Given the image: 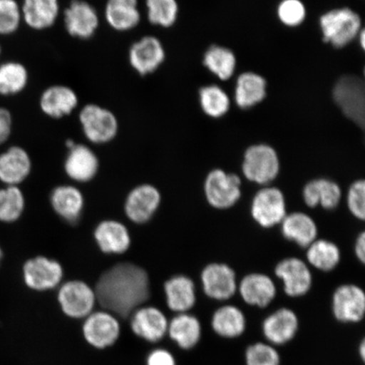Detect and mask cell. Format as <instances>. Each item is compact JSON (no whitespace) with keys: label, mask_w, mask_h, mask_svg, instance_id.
<instances>
[{"label":"cell","mask_w":365,"mask_h":365,"mask_svg":"<svg viewBox=\"0 0 365 365\" xmlns=\"http://www.w3.org/2000/svg\"><path fill=\"white\" fill-rule=\"evenodd\" d=\"M2 259H3V250H2L1 247H0V263H1Z\"/></svg>","instance_id":"cell-48"},{"label":"cell","mask_w":365,"mask_h":365,"mask_svg":"<svg viewBox=\"0 0 365 365\" xmlns=\"http://www.w3.org/2000/svg\"><path fill=\"white\" fill-rule=\"evenodd\" d=\"M211 327L214 333L225 339H236L247 329V319L238 307L225 304L213 312Z\"/></svg>","instance_id":"cell-29"},{"label":"cell","mask_w":365,"mask_h":365,"mask_svg":"<svg viewBox=\"0 0 365 365\" xmlns=\"http://www.w3.org/2000/svg\"><path fill=\"white\" fill-rule=\"evenodd\" d=\"M147 365H177V362L170 351L157 349L148 356Z\"/></svg>","instance_id":"cell-43"},{"label":"cell","mask_w":365,"mask_h":365,"mask_svg":"<svg viewBox=\"0 0 365 365\" xmlns=\"http://www.w3.org/2000/svg\"><path fill=\"white\" fill-rule=\"evenodd\" d=\"M53 211L70 223L79 221L83 212L85 200L81 191L73 185H59L50 196Z\"/></svg>","instance_id":"cell-31"},{"label":"cell","mask_w":365,"mask_h":365,"mask_svg":"<svg viewBox=\"0 0 365 365\" xmlns=\"http://www.w3.org/2000/svg\"><path fill=\"white\" fill-rule=\"evenodd\" d=\"M25 197L19 186L0 188V222L12 223L19 220L25 210Z\"/></svg>","instance_id":"cell-37"},{"label":"cell","mask_w":365,"mask_h":365,"mask_svg":"<svg viewBox=\"0 0 365 365\" xmlns=\"http://www.w3.org/2000/svg\"><path fill=\"white\" fill-rule=\"evenodd\" d=\"M31 171V160L26 150L11 147L0 154V181L6 185L18 186Z\"/></svg>","instance_id":"cell-28"},{"label":"cell","mask_w":365,"mask_h":365,"mask_svg":"<svg viewBox=\"0 0 365 365\" xmlns=\"http://www.w3.org/2000/svg\"><path fill=\"white\" fill-rule=\"evenodd\" d=\"M21 21V7L16 0H0V34L15 33Z\"/></svg>","instance_id":"cell-40"},{"label":"cell","mask_w":365,"mask_h":365,"mask_svg":"<svg viewBox=\"0 0 365 365\" xmlns=\"http://www.w3.org/2000/svg\"><path fill=\"white\" fill-rule=\"evenodd\" d=\"M200 103L203 111L212 118L225 115L230 106L227 93L217 86H205L200 89Z\"/></svg>","instance_id":"cell-38"},{"label":"cell","mask_w":365,"mask_h":365,"mask_svg":"<svg viewBox=\"0 0 365 365\" xmlns=\"http://www.w3.org/2000/svg\"><path fill=\"white\" fill-rule=\"evenodd\" d=\"M210 207L225 211L234 207L242 197V180L234 173L214 168L205 176L203 185Z\"/></svg>","instance_id":"cell-3"},{"label":"cell","mask_w":365,"mask_h":365,"mask_svg":"<svg viewBox=\"0 0 365 365\" xmlns=\"http://www.w3.org/2000/svg\"><path fill=\"white\" fill-rule=\"evenodd\" d=\"M279 226L282 236L300 248L307 249L318 239L319 230L317 222L307 213H287Z\"/></svg>","instance_id":"cell-26"},{"label":"cell","mask_w":365,"mask_h":365,"mask_svg":"<svg viewBox=\"0 0 365 365\" xmlns=\"http://www.w3.org/2000/svg\"><path fill=\"white\" fill-rule=\"evenodd\" d=\"M23 280L30 289L44 292L56 289L63 277L62 264L39 255L26 261L22 268Z\"/></svg>","instance_id":"cell-13"},{"label":"cell","mask_w":365,"mask_h":365,"mask_svg":"<svg viewBox=\"0 0 365 365\" xmlns=\"http://www.w3.org/2000/svg\"><path fill=\"white\" fill-rule=\"evenodd\" d=\"M168 322L161 309L149 305H143L130 314L132 332L152 344H157L167 336Z\"/></svg>","instance_id":"cell-18"},{"label":"cell","mask_w":365,"mask_h":365,"mask_svg":"<svg viewBox=\"0 0 365 365\" xmlns=\"http://www.w3.org/2000/svg\"><path fill=\"white\" fill-rule=\"evenodd\" d=\"M204 65L219 79L226 81L234 74L236 58L230 49L213 46L205 53Z\"/></svg>","instance_id":"cell-36"},{"label":"cell","mask_w":365,"mask_h":365,"mask_svg":"<svg viewBox=\"0 0 365 365\" xmlns=\"http://www.w3.org/2000/svg\"><path fill=\"white\" fill-rule=\"evenodd\" d=\"M274 273L282 281L284 293L289 298H302L312 289V272L302 259L294 257L282 259L276 264Z\"/></svg>","instance_id":"cell-11"},{"label":"cell","mask_w":365,"mask_h":365,"mask_svg":"<svg viewBox=\"0 0 365 365\" xmlns=\"http://www.w3.org/2000/svg\"><path fill=\"white\" fill-rule=\"evenodd\" d=\"M266 81L255 73H244L237 81L235 101L242 108H247L261 103L266 97Z\"/></svg>","instance_id":"cell-33"},{"label":"cell","mask_w":365,"mask_h":365,"mask_svg":"<svg viewBox=\"0 0 365 365\" xmlns=\"http://www.w3.org/2000/svg\"><path fill=\"white\" fill-rule=\"evenodd\" d=\"M358 352L360 359L362 360L363 362H364L365 360V340L363 339L361 341H360V344H359L358 348Z\"/></svg>","instance_id":"cell-46"},{"label":"cell","mask_w":365,"mask_h":365,"mask_svg":"<svg viewBox=\"0 0 365 365\" xmlns=\"http://www.w3.org/2000/svg\"><path fill=\"white\" fill-rule=\"evenodd\" d=\"M331 313L341 324H358L365 316V293L361 287L344 284L336 287L331 297Z\"/></svg>","instance_id":"cell-12"},{"label":"cell","mask_w":365,"mask_h":365,"mask_svg":"<svg viewBox=\"0 0 365 365\" xmlns=\"http://www.w3.org/2000/svg\"><path fill=\"white\" fill-rule=\"evenodd\" d=\"M299 325V318L294 310L282 307L264 319L262 331L266 341L277 348L295 339Z\"/></svg>","instance_id":"cell-16"},{"label":"cell","mask_w":365,"mask_h":365,"mask_svg":"<svg viewBox=\"0 0 365 365\" xmlns=\"http://www.w3.org/2000/svg\"><path fill=\"white\" fill-rule=\"evenodd\" d=\"M120 319L106 309L91 313L84 319L82 334L86 342L94 349L103 350L110 348L120 339Z\"/></svg>","instance_id":"cell-9"},{"label":"cell","mask_w":365,"mask_h":365,"mask_svg":"<svg viewBox=\"0 0 365 365\" xmlns=\"http://www.w3.org/2000/svg\"><path fill=\"white\" fill-rule=\"evenodd\" d=\"M39 105L45 115L59 120L71 115L78 108L79 98L70 86L53 85L43 91Z\"/></svg>","instance_id":"cell-20"},{"label":"cell","mask_w":365,"mask_h":365,"mask_svg":"<svg viewBox=\"0 0 365 365\" xmlns=\"http://www.w3.org/2000/svg\"><path fill=\"white\" fill-rule=\"evenodd\" d=\"M63 20L67 33L81 40L93 38L100 26L97 9L86 0H72L63 12Z\"/></svg>","instance_id":"cell-14"},{"label":"cell","mask_w":365,"mask_h":365,"mask_svg":"<svg viewBox=\"0 0 365 365\" xmlns=\"http://www.w3.org/2000/svg\"><path fill=\"white\" fill-rule=\"evenodd\" d=\"M287 200L277 187L263 186L253 196L250 203V216L264 230L280 225L287 216Z\"/></svg>","instance_id":"cell-5"},{"label":"cell","mask_w":365,"mask_h":365,"mask_svg":"<svg viewBox=\"0 0 365 365\" xmlns=\"http://www.w3.org/2000/svg\"><path fill=\"white\" fill-rule=\"evenodd\" d=\"M333 98L342 113L363 129L365 120V88L363 79L355 75L341 77L333 89Z\"/></svg>","instance_id":"cell-7"},{"label":"cell","mask_w":365,"mask_h":365,"mask_svg":"<svg viewBox=\"0 0 365 365\" xmlns=\"http://www.w3.org/2000/svg\"><path fill=\"white\" fill-rule=\"evenodd\" d=\"M94 239L100 250L108 255H121L130 249L131 237L127 227L116 220H105L94 231Z\"/></svg>","instance_id":"cell-24"},{"label":"cell","mask_w":365,"mask_h":365,"mask_svg":"<svg viewBox=\"0 0 365 365\" xmlns=\"http://www.w3.org/2000/svg\"><path fill=\"white\" fill-rule=\"evenodd\" d=\"M277 14L284 25L297 26L304 21L307 11L300 0H282L278 6Z\"/></svg>","instance_id":"cell-42"},{"label":"cell","mask_w":365,"mask_h":365,"mask_svg":"<svg viewBox=\"0 0 365 365\" xmlns=\"http://www.w3.org/2000/svg\"><path fill=\"white\" fill-rule=\"evenodd\" d=\"M346 207L356 219L364 221L365 218V181L356 180L350 185L346 192Z\"/></svg>","instance_id":"cell-41"},{"label":"cell","mask_w":365,"mask_h":365,"mask_svg":"<svg viewBox=\"0 0 365 365\" xmlns=\"http://www.w3.org/2000/svg\"><path fill=\"white\" fill-rule=\"evenodd\" d=\"M304 202L309 208L334 210L340 205L342 190L339 184L327 178H317L304 185L302 190Z\"/></svg>","instance_id":"cell-21"},{"label":"cell","mask_w":365,"mask_h":365,"mask_svg":"<svg viewBox=\"0 0 365 365\" xmlns=\"http://www.w3.org/2000/svg\"><path fill=\"white\" fill-rule=\"evenodd\" d=\"M29 72L20 63L7 62L0 66V94L20 93L29 83Z\"/></svg>","instance_id":"cell-35"},{"label":"cell","mask_w":365,"mask_h":365,"mask_svg":"<svg viewBox=\"0 0 365 365\" xmlns=\"http://www.w3.org/2000/svg\"><path fill=\"white\" fill-rule=\"evenodd\" d=\"M200 282L210 299L225 302L238 292V278L235 269L223 262H212L200 272Z\"/></svg>","instance_id":"cell-10"},{"label":"cell","mask_w":365,"mask_h":365,"mask_svg":"<svg viewBox=\"0 0 365 365\" xmlns=\"http://www.w3.org/2000/svg\"><path fill=\"white\" fill-rule=\"evenodd\" d=\"M0 52H1V48H0Z\"/></svg>","instance_id":"cell-49"},{"label":"cell","mask_w":365,"mask_h":365,"mask_svg":"<svg viewBox=\"0 0 365 365\" xmlns=\"http://www.w3.org/2000/svg\"><path fill=\"white\" fill-rule=\"evenodd\" d=\"M241 170L245 179L253 184L262 187L270 185L279 176V156L271 145H251L245 152Z\"/></svg>","instance_id":"cell-2"},{"label":"cell","mask_w":365,"mask_h":365,"mask_svg":"<svg viewBox=\"0 0 365 365\" xmlns=\"http://www.w3.org/2000/svg\"><path fill=\"white\" fill-rule=\"evenodd\" d=\"M58 302L66 317L85 319L98 304L95 289L81 280H71L59 285Z\"/></svg>","instance_id":"cell-8"},{"label":"cell","mask_w":365,"mask_h":365,"mask_svg":"<svg viewBox=\"0 0 365 365\" xmlns=\"http://www.w3.org/2000/svg\"><path fill=\"white\" fill-rule=\"evenodd\" d=\"M359 40L360 45H361L362 48H365V33L364 30L360 31L359 34Z\"/></svg>","instance_id":"cell-47"},{"label":"cell","mask_w":365,"mask_h":365,"mask_svg":"<svg viewBox=\"0 0 365 365\" xmlns=\"http://www.w3.org/2000/svg\"><path fill=\"white\" fill-rule=\"evenodd\" d=\"M12 129V118L6 108H0V145L10 138Z\"/></svg>","instance_id":"cell-44"},{"label":"cell","mask_w":365,"mask_h":365,"mask_svg":"<svg viewBox=\"0 0 365 365\" xmlns=\"http://www.w3.org/2000/svg\"><path fill=\"white\" fill-rule=\"evenodd\" d=\"M237 293L249 307L264 309L276 299L277 290L270 276L262 272H250L241 278Z\"/></svg>","instance_id":"cell-19"},{"label":"cell","mask_w":365,"mask_h":365,"mask_svg":"<svg viewBox=\"0 0 365 365\" xmlns=\"http://www.w3.org/2000/svg\"><path fill=\"white\" fill-rule=\"evenodd\" d=\"M281 361L277 346L267 341L255 342L245 349V365H281Z\"/></svg>","instance_id":"cell-39"},{"label":"cell","mask_w":365,"mask_h":365,"mask_svg":"<svg viewBox=\"0 0 365 365\" xmlns=\"http://www.w3.org/2000/svg\"><path fill=\"white\" fill-rule=\"evenodd\" d=\"M321 29L324 40L336 48L348 45L361 31V19L350 9H337L323 15Z\"/></svg>","instance_id":"cell-6"},{"label":"cell","mask_w":365,"mask_h":365,"mask_svg":"<svg viewBox=\"0 0 365 365\" xmlns=\"http://www.w3.org/2000/svg\"><path fill=\"white\" fill-rule=\"evenodd\" d=\"M162 202V195L156 187L144 184L136 186L127 195L125 212L129 220L144 225L153 218Z\"/></svg>","instance_id":"cell-17"},{"label":"cell","mask_w":365,"mask_h":365,"mask_svg":"<svg viewBox=\"0 0 365 365\" xmlns=\"http://www.w3.org/2000/svg\"><path fill=\"white\" fill-rule=\"evenodd\" d=\"M163 44L155 36H144L130 46L129 62L133 70L140 76L156 72L165 61Z\"/></svg>","instance_id":"cell-15"},{"label":"cell","mask_w":365,"mask_h":365,"mask_svg":"<svg viewBox=\"0 0 365 365\" xmlns=\"http://www.w3.org/2000/svg\"><path fill=\"white\" fill-rule=\"evenodd\" d=\"M339 245L331 240L317 239L307 248V259L309 267L323 272H329L341 262Z\"/></svg>","instance_id":"cell-32"},{"label":"cell","mask_w":365,"mask_h":365,"mask_svg":"<svg viewBox=\"0 0 365 365\" xmlns=\"http://www.w3.org/2000/svg\"><path fill=\"white\" fill-rule=\"evenodd\" d=\"M163 289L167 307L173 312L188 313L195 307L197 301L195 284L188 276L172 277L165 282Z\"/></svg>","instance_id":"cell-25"},{"label":"cell","mask_w":365,"mask_h":365,"mask_svg":"<svg viewBox=\"0 0 365 365\" xmlns=\"http://www.w3.org/2000/svg\"><path fill=\"white\" fill-rule=\"evenodd\" d=\"M99 160L88 145L76 143L68 149L65 162V171L76 182H89L97 175Z\"/></svg>","instance_id":"cell-22"},{"label":"cell","mask_w":365,"mask_h":365,"mask_svg":"<svg viewBox=\"0 0 365 365\" xmlns=\"http://www.w3.org/2000/svg\"><path fill=\"white\" fill-rule=\"evenodd\" d=\"M354 254L358 261L364 264L365 262V232L362 231L356 238L354 243Z\"/></svg>","instance_id":"cell-45"},{"label":"cell","mask_w":365,"mask_h":365,"mask_svg":"<svg viewBox=\"0 0 365 365\" xmlns=\"http://www.w3.org/2000/svg\"><path fill=\"white\" fill-rule=\"evenodd\" d=\"M78 117L82 132L90 143L103 145L115 138L118 120L108 108L95 103L86 104L81 108Z\"/></svg>","instance_id":"cell-4"},{"label":"cell","mask_w":365,"mask_h":365,"mask_svg":"<svg viewBox=\"0 0 365 365\" xmlns=\"http://www.w3.org/2000/svg\"><path fill=\"white\" fill-rule=\"evenodd\" d=\"M145 9L150 24L162 29L175 25L179 16L177 0H145Z\"/></svg>","instance_id":"cell-34"},{"label":"cell","mask_w":365,"mask_h":365,"mask_svg":"<svg viewBox=\"0 0 365 365\" xmlns=\"http://www.w3.org/2000/svg\"><path fill=\"white\" fill-rule=\"evenodd\" d=\"M103 13L105 21L118 33L135 29L141 21L138 0H107Z\"/></svg>","instance_id":"cell-23"},{"label":"cell","mask_w":365,"mask_h":365,"mask_svg":"<svg viewBox=\"0 0 365 365\" xmlns=\"http://www.w3.org/2000/svg\"><path fill=\"white\" fill-rule=\"evenodd\" d=\"M167 335L180 349H193L202 340V323L190 312L177 314L168 322Z\"/></svg>","instance_id":"cell-30"},{"label":"cell","mask_w":365,"mask_h":365,"mask_svg":"<svg viewBox=\"0 0 365 365\" xmlns=\"http://www.w3.org/2000/svg\"><path fill=\"white\" fill-rule=\"evenodd\" d=\"M22 20L36 31L51 29L56 25L61 9L59 0H23Z\"/></svg>","instance_id":"cell-27"},{"label":"cell","mask_w":365,"mask_h":365,"mask_svg":"<svg viewBox=\"0 0 365 365\" xmlns=\"http://www.w3.org/2000/svg\"><path fill=\"white\" fill-rule=\"evenodd\" d=\"M95 291L103 309L118 318H127L150 299V278L135 264L118 263L102 274Z\"/></svg>","instance_id":"cell-1"}]
</instances>
